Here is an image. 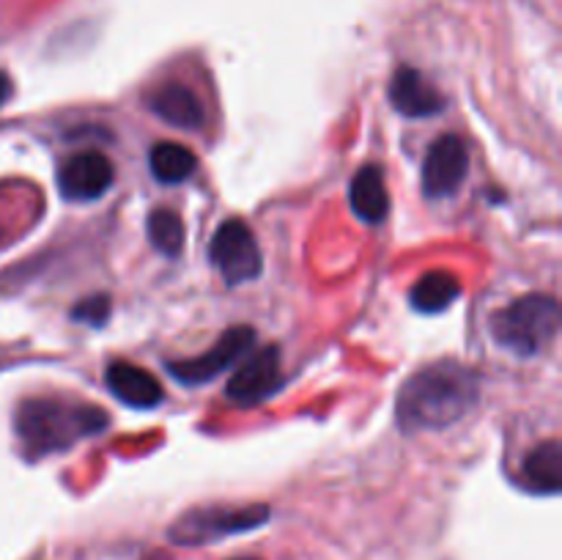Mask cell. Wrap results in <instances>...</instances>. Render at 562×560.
<instances>
[{
	"label": "cell",
	"mask_w": 562,
	"mask_h": 560,
	"mask_svg": "<svg viewBox=\"0 0 562 560\" xmlns=\"http://www.w3.org/2000/svg\"><path fill=\"white\" fill-rule=\"evenodd\" d=\"M525 483L538 494H558L562 489V445L560 439H547L538 445L525 461Z\"/></svg>",
	"instance_id": "obj_14"
},
{
	"label": "cell",
	"mask_w": 562,
	"mask_h": 560,
	"mask_svg": "<svg viewBox=\"0 0 562 560\" xmlns=\"http://www.w3.org/2000/svg\"><path fill=\"white\" fill-rule=\"evenodd\" d=\"M104 382H108L110 393L124 401L126 406H132V410H154L165 399L162 384L157 382V377L132 366V362H110Z\"/></svg>",
	"instance_id": "obj_12"
},
{
	"label": "cell",
	"mask_w": 562,
	"mask_h": 560,
	"mask_svg": "<svg viewBox=\"0 0 562 560\" xmlns=\"http://www.w3.org/2000/svg\"><path fill=\"white\" fill-rule=\"evenodd\" d=\"M115 168L102 152H80L58 170V190L66 201H97L113 187Z\"/></svg>",
	"instance_id": "obj_8"
},
{
	"label": "cell",
	"mask_w": 562,
	"mask_h": 560,
	"mask_svg": "<svg viewBox=\"0 0 562 560\" xmlns=\"http://www.w3.org/2000/svg\"><path fill=\"white\" fill-rule=\"evenodd\" d=\"M560 305L549 294H527L494 313L492 333L503 349L536 357L558 338Z\"/></svg>",
	"instance_id": "obj_3"
},
{
	"label": "cell",
	"mask_w": 562,
	"mask_h": 560,
	"mask_svg": "<svg viewBox=\"0 0 562 560\" xmlns=\"http://www.w3.org/2000/svg\"><path fill=\"white\" fill-rule=\"evenodd\" d=\"M252 340H256V329L252 327H231L225 329L223 338L212 349L203 351L201 357H192V360L168 362V371L181 384H203L217 377V373H223L231 362L239 360L250 349Z\"/></svg>",
	"instance_id": "obj_7"
},
{
	"label": "cell",
	"mask_w": 562,
	"mask_h": 560,
	"mask_svg": "<svg viewBox=\"0 0 562 560\" xmlns=\"http://www.w3.org/2000/svg\"><path fill=\"white\" fill-rule=\"evenodd\" d=\"M146 104L154 115L179 130H201L206 124V110H203L201 99L181 82H165V86L154 88L146 97Z\"/></svg>",
	"instance_id": "obj_11"
},
{
	"label": "cell",
	"mask_w": 562,
	"mask_h": 560,
	"mask_svg": "<svg viewBox=\"0 0 562 560\" xmlns=\"http://www.w3.org/2000/svg\"><path fill=\"white\" fill-rule=\"evenodd\" d=\"M148 239L157 247L159 253H165L168 258L179 256L181 247H184V223L176 212L168 209H157V212L148 217Z\"/></svg>",
	"instance_id": "obj_17"
},
{
	"label": "cell",
	"mask_w": 562,
	"mask_h": 560,
	"mask_svg": "<svg viewBox=\"0 0 562 560\" xmlns=\"http://www.w3.org/2000/svg\"><path fill=\"white\" fill-rule=\"evenodd\" d=\"M280 382H283L280 379V349L274 344H269L263 349H258L252 357H247L245 366L231 377L225 393H228V399L234 404L252 406L278 393Z\"/></svg>",
	"instance_id": "obj_9"
},
{
	"label": "cell",
	"mask_w": 562,
	"mask_h": 560,
	"mask_svg": "<svg viewBox=\"0 0 562 560\" xmlns=\"http://www.w3.org/2000/svg\"><path fill=\"white\" fill-rule=\"evenodd\" d=\"M269 519L267 505H245V508H201L190 511L170 527V538L184 547L214 541L231 533L252 530Z\"/></svg>",
	"instance_id": "obj_5"
},
{
	"label": "cell",
	"mask_w": 562,
	"mask_h": 560,
	"mask_svg": "<svg viewBox=\"0 0 562 560\" xmlns=\"http://www.w3.org/2000/svg\"><path fill=\"white\" fill-rule=\"evenodd\" d=\"M11 97V80L3 69H0V104Z\"/></svg>",
	"instance_id": "obj_19"
},
{
	"label": "cell",
	"mask_w": 562,
	"mask_h": 560,
	"mask_svg": "<svg viewBox=\"0 0 562 560\" xmlns=\"http://www.w3.org/2000/svg\"><path fill=\"white\" fill-rule=\"evenodd\" d=\"M148 165H151L154 179L165 184H179L195 173L198 157L181 143H157L148 154Z\"/></svg>",
	"instance_id": "obj_16"
},
{
	"label": "cell",
	"mask_w": 562,
	"mask_h": 560,
	"mask_svg": "<svg viewBox=\"0 0 562 560\" xmlns=\"http://www.w3.org/2000/svg\"><path fill=\"white\" fill-rule=\"evenodd\" d=\"M71 316L80 318V322H86V324H91V327H102L110 316V300L104 294L88 296V300H82L80 305L71 311Z\"/></svg>",
	"instance_id": "obj_18"
},
{
	"label": "cell",
	"mask_w": 562,
	"mask_h": 560,
	"mask_svg": "<svg viewBox=\"0 0 562 560\" xmlns=\"http://www.w3.org/2000/svg\"><path fill=\"white\" fill-rule=\"evenodd\" d=\"M209 258H212L214 267L220 269L225 280L231 285L247 283V280H256L263 269L261 247H258L256 234L250 231V225L245 220H225L212 236V245H209Z\"/></svg>",
	"instance_id": "obj_4"
},
{
	"label": "cell",
	"mask_w": 562,
	"mask_h": 560,
	"mask_svg": "<svg viewBox=\"0 0 562 560\" xmlns=\"http://www.w3.org/2000/svg\"><path fill=\"white\" fill-rule=\"evenodd\" d=\"M481 379L461 362H434L417 371L398 395V426L406 434L453 426L477 404Z\"/></svg>",
	"instance_id": "obj_1"
},
{
	"label": "cell",
	"mask_w": 562,
	"mask_h": 560,
	"mask_svg": "<svg viewBox=\"0 0 562 560\" xmlns=\"http://www.w3.org/2000/svg\"><path fill=\"white\" fill-rule=\"evenodd\" d=\"M349 201L362 223H382L387 217L390 195L387 187H384L382 170L376 165H366V168L357 170L355 181H351Z\"/></svg>",
	"instance_id": "obj_13"
},
{
	"label": "cell",
	"mask_w": 562,
	"mask_h": 560,
	"mask_svg": "<svg viewBox=\"0 0 562 560\" xmlns=\"http://www.w3.org/2000/svg\"><path fill=\"white\" fill-rule=\"evenodd\" d=\"M470 173V152L456 135H442L431 143L423 159V192L428 198H448L464 184Z\"/></svg>",
	"instance_id": "obj_6"
},
{
	"label": "cell",
	"mask_w": 562,
	"mask_h": 560,
	"mask_svg": "<svg viewBox=\"0 0 562 560\" xmlns=\"http://www.w3.org/2000/svg\"><path fill=\"white\" fill-rule=\"evenodd\" d=\"M108 426L104 410L91 404H71L60 399H31L20 404L14 417L16 437L31 456L66 450L82 437L99 434Z\"/></svg>",
	"instance_id": "obj_2"
},
{
	"label": "cell",
	"mask_w": 562,
	"mask_h": 560,
	"mask_svg": "<svg viewBox=\"0 0 562 560\" xmlns=\"http://www.w3.org/2000/svg\"><path fill=\"white\" fill-rule=\"evenodd\" d=\"M236 560H258V558H236Z\"/></svg>",
	"instance_id": "obj_20"
},
{
	"label": "cell",
	"mask_w": 562,
	"mask_h": 560,
	"mask_svg": "<svg viewBox=\"0 0 562 560\" xmlns=\"http://www.w3.org/2000/svg\"><path fill=\"white\" fill-rule=\"evenodd\" d=\"M461 296V280L445 269L423 275L409 291V302L420 313H442Z\"/></svg>",
	"instance_id": "obj_15"
},
{
	"label": "cell",
	"mask_w": 562,
	"mask_h": 560,
	"mask_svg": "<svg viewBox=\"0 0 562 560\" xmlns=\"http://www.w3.org/2000/svg\"><path fill=\"white\" fill-rule=\"evenodd\" d=\"M390 102L398 113L409 115V119H428V115L442 113L448 99L420 71L404 66V69L395 71L393 82H390Z\"/></svg>",
	"instance_id": "obj_10"
}]
</instances>
